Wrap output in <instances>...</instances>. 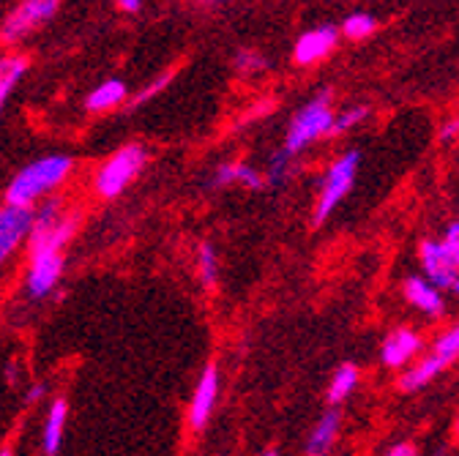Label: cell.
<instances>
[{
	"label": "cell",
	"mask_w": 459,
	"mask_h": 456,
	"mask_svg": "<svg viewBox=\"0 0 459 456\" xmlns=\"http://www.w3.org/2000/svg\"><path fill=\"white\" fill-rule=\"evenodd\" d=\"M64 202L47 197L33 211V233H30V262L25 273V293L30 298H47L66 271L64 249L80 227L77 213H61Z\"/></svg>",
	"instance_id": "6da1fadb"
},
{
	"label": "cell",
	"mask_w": 459,
	"mask_h": 456,
	"mask_svg": "<svg viewBox=\"0 0 459 456\" xmlns=\"http://www.w3.org/2000/svg\"><path fill=\"white\" fill-rule=\"evenodd\" d=\"M74 161L69 156H41L22 167L20 173L6 186V205L36 211V202H44L49 192L64 186V181L72 176Z\"/></svg>",
	"instance_id": "7a4b0ae2"
},
{
	"label": "cell",
	"mask_w": 459,
	"mask_h": 456,
	"mask_svg": "<svg viewBox=\"0 0 459 456\" xmlns=\"http://www.w3.org/2000/svg\"><path fill=\"white\" fill-rule=\"evenodd\" d=\"M333 112H331V90H320L317 96H312L299 112L296 118L287 126V137H284V156H299L301 151H307L315 140L331 134L333 126Z\"/></svg>",
	"instance_id": "3957f363"
},
{
	"label": "cell",
	"mask_w": 459,
	"mask_h": 456,
	"mask_svg": "<svg viewBox=\"0 0 459 456\" xmlns=\"http://www.w3.org/2000/svg\"><path fill=\"white\" fill-rule=\"evenodd\" d=\"M148 161V153L143 145L132 142V145H124L115 151L101 167H99V173H96V194L104 197V200H112V197H118L126 192V186L143 173V167Z\"/></svg>",
	"instance_id": "277c9868"
},
{
	"label": "cell",
	"mask_w": 459,
	"mask_h": 456,
	"mask_svg": "<svg viewBox=\"0 0 459 456\" xmlns=\"http://www.w3.org/2000/svg\"><path fill=\"white\" fill-rule=\"evenodd\" d=\"M359 167H361V153L348 151L325 169V176L320 181V197H317V205H315V224H323L333 213V208L344 197H348V192L356 184Z\"/></svg>",
	"instance_id": "5b68a950"
},
{
	"label": "cell",
	"mask_w": 459,
	"mask_h": 456,
	"mask_svg": "<svg viewBox=\"0 0 459 456\" xmlns=\"http://www.w3.org/2000/svg\"><path fill=\"white\" fill-rule=\"evenodd\" d=\"M61 4L57 0H22L17 4L0 22V44H17L25 36H30L33 30H39L41 25H47Z\"/></svg>",
	"instance_id": "8992f818"
},
{
	"label": "cell",
	"mask_w": 459,
	"mask_h": 456,
	"mask_svg": "<svg viewBox=\"0 0 459 456\" xmlns=\"http://www.w3.org/2000/svg\"><path fill=\"white\" fill-rule=\"evenodd\" d=\"M421 254V268L427 273V279L435 284L437 290H448L454 296H459V268L454 265V260L448 257V252L443 249L440 241H421L419 246Z\"/></svg>",
	"instance_id": "52a82bcc"
},
{
	"label": "cell",
	"mask_w": 459,
	"mask_h": 456,
	"mask_svg": "<svg viewBox=\"0 0 459 456\" xmlns=\"http://www.w3.org/2000/svg\"><path fill=\"white\" fill-rule=\"evenodd\" d=\"M33 233V211L22 208H0V268H4L12 254L20 249V244L30 241Z\"/></svg>",
	"instance_id": "ba28073f"
},
{
	"label": "cell",
	"mask_w": 459,
	"mask_h": 456,
	"mask_svg": "<svg viewBox=\"0 0 459 456\" xmlns=\"http://www.w3.org/2000/svg\"><path fill=\"white\" fill-rule=\"evenodd\" d=\"M216 399H219V369L216 364H208L195 385L192 393V402H189V426L192 429H203L216 408Z\"/></svg>",
	"instance_id": "9c48e42d"
},
{
	"label": "cell",
	"mask_w": 459,
	"mask_h": 456,
	"mask_svg": "<svg viewBox=\"0 0 459 456\" xmlns=\"http://www.w3.org/2000/svg\"><path fill=\"white\" fill-rule=\"evenodd\" d=\"M66 424H69V402L64 396H57L49 402L44 424H41V451L47 456H57L66 437Z\"/></svg>",
	"instance_id": "30bf717a"
},
{
	"label": "cell",
	"mask_w": 459,
	"mask_h": 456,
	"mask_svg": "<svg viewBox=\"0 0 459 456\" xmlns=\"http://www.w3.org/2000/svg\"><path fill=\"white\" fill-rule=\"evenodd\" d=\"M339 41V33L336 28L331 25H323V28H312L307 33H301V39L296 41V49H293V58L296 64L301 66H309L320 58H325V55L336 47Z\"/></svg>",
	"instance_id": "8fae6325"
},
{
	"label": "cell",
	"mask_w": 459,
	"mask_h": 456,
	"mask_svg": "<svg viewBox=\"0 0 459 456\" xmlns=\"http://www.w3.org/2000/svg\"><path fill=\"white\" fill-rule=\"evenodd\" d=\"M421 350V336L411 328H396L385 336L380 358L385 366H405L416 353Z\"/></svg>",
	"instance_id": "7c38bea8"
},
{
	"label": "cell",
	"mask_w": 459,
	"mask_h": 456,
	"mask_svg": "<svg viewBox=\"0 0 459 456\" xmlns=\"http://www.w3.org/2000/svg\"><path fill=\"white\" fill-rule=\"evenodd\" d=\"M405 298L413 309L429 314V317H440L446 304H443V296L435 284L427 279V276H408L405 279Z\"/></svg>",
	"instance_id": "4fadbf2b"
},
{
	"label": "cell",
	"mask_w": 459,
	"mask_h": 456,
	"mask_svg": "<svg viewBox=\"0 0 459 456\" xmlns=\"http://www.w3.org/2000/svg\"><path fill=\"white\" fill-rule=\"evenodd\" d=\"M211 184L213 186H233V184H238V186H244L249 192H260L268 184V178L260 173V169H255V167H249L244 161H230V164H221L216 169Z\"/></svg>",
	"instance_id": "5bb4252c"
},
{
	"label": "cell",
	"mask_w": 459,
	"mask_h": 456,
	"mask_svg": "<svg viewBox=\"0 0 459 456\" xmlns=\"http://www.w3.org/2000/svg\"><path fill=\"white\" fill-rule=\"evenodd\" d=\"M28 69H30L28 55H20V52L0 55V112H4L9 96L22 82V77L28 74Z\"/></svg>",
	"instance_id": "9a60e30c"
},
{
	"label": "cell",
	"mask_w": 459,
	"mask_h": 456,
	"mask_svg": "<svg viewBox=\"0 0 459 456\" xmlns=\"http://www.w3.org/2000/svg\"><path fill=\"white\" fill-rule=\"evenodd\" d=\"M339 434V413L328 410L307 437V456H325Z\"/></svg>",
	"instance_id": "2e32d148"
},
{
	"label": "cell",
	"mask_w": 459,
	"mask_h": 456,
	"mask_svg": "<svg viewBox=\"0 0 459 456\" xmlns=\"http://www.w3.org/2000/svg\"><path fill=\"white\" fill-rule=\"evenodd\" d=\"M126 93H129V88H126L124 80H107V82H101L99 88L91 90V96L85 99V109H91V112L115 109L118 104L126 101Z\"/></svg>",
	"instance_id": "e0dca14e"
},
{
	"label": "cell",
	"mask_w": 459,
	"mask_h": 456,
	"mask_svg": "<svg viewBox=\"0 0 459 456\" xmlns=\"http://www.w3.org/2000/svg\"><path fill=\"white\" fill-rule=\"evenodd\" d=\"M359 385V369L353 364H342L333 377H331V385H328V402L331 405H342L344 399H348Z\"/></svg>",
	"instance_id": "ac0fdd59"
},
{
	"label": "cell",
	"mask_w": 459,
	"mask_h": 456,
	"mask_svg": "<svg viewBox=\"0 0 459 456\" xmlns=\"http://www.w3.org/2000/svg\"><path fill=\"white\" fill-rule=\"evenodd\" d=\"M443 369H446V366H443L435 356H427L419 366H413V369H408L405 374H402L399 388H402V391H419V388H424L429 380H435Z\"/></svg>",
	"instance_id": "d6986e66"
},
{
	"label": "cell",
	"mask_w": 459,
	"mask_h": 456,
	"mask_svg": "<svg viewBox=\"0 0 459 456\" xmlns=\"http://www.w3.org/2000/svg\"><path fill=\"white\" fill-rule=\"evenodd\" d=\"M197 271H200V279H203L205 288H213V284L219 281V257H216V249L211 244H200Z\"/></svg>",
	"instance_id": "ffe728a7"
},
{
	"label": "cell",
	"mask_w": 459,
	"mask_h": 456,
	"mask_svg": "<svg viewBox=\"0 0 459 456\" xmlns=\"http://www.w3.org/2000/svg\"><path fill=\"white\" fill-rule=\"evenodd\" d=\"M369 118V107L367 104H356V107H348L342 112V116L333 118V126H331V137H339L344 132L356 129L359 124H364Z\"/></svg>",
	"instance_id": "44dd1931"
},
{
	"label": "cell",
	"mask_w": 459,
	"mask_h": 456,
	"mask_svg": "<svg viewBox=\"0 0 459 456\" xmlns=\"http://www.w3.org/2000/svg\"><path fill=\"white\" fill-rule=\"evenodd\" d=\"M443 366H448L451 361H456L459 358V323L451 328V331H446L437 341H435V353H432Z\"/></svg>",
	"instance_id": "7402d4cb"
},
{
	"label": "cell",
	"mask_w": 459,
	"mask_h": 456,
	"mask_svg": "<svg viewBox=\"0 0 459 456\" xmlns=\"http://www.w3.org/2000/svg\"><path fill=\"white\" fill-rule=\"evenodd\" d=\"M375 28H377V20L372 14H364V12H356L342 22L344 36H351V39H367L375 33Z\"/></svg>",
	"instance_id": "603a6c76"
},
{
	"label": "cell",
	"mask_w": 459,
	"mask_h": 456,
	"mask_svg": "<svg viewBox=\"0 0 459 456\" xmlns=\"http://www.w3.org/2000/svg\"><path fill=\"white\" fill-rule=\"evenodd\" d=\"M268 64H265V58L260 52H252V49H241L238 55H236V69L238 72H244V74H255V72H260V69H265Z\"/></svg>",
	"instance_id": "cb8c5ba5"
},
{
	"label": "cell",
	"mask_w": 459,
	"mask_h": 456,
	"mask_svg": "<svg viewBox=\"0 0 459 456\" xmlns=\"http://www.w3.org/2000/svg\"><path fill=\"white\" fill-rule=\"evenodd\" d=\"M169 80H172V72H164V74H161L159 80H153V82H151L148 88H143V90H140V93L134 96V101H132V107H140V104H145L148 99H153V96H159V93H161V90H164V88L169 85Z\"/></svg>",
	"instance_id": "d4e9b609"
},
{
	"label": "cell",
	"mask_w": 459,
	"mask_h": 456,
	"mask_svg": "<svg viewBox=\"0 0 459 456\" xmlns=\"http://www.w3.org/2000/svg\"><path fill=\"white\" fill-rule=\"evenodd\" d=\"M443 249L448 252V257L454 260V265L459 268V221H451L446 227V236H443Z\"/></svg>",
	"instance_id": "484cf974"
},
{
	"label": "cell",
	"mask_w": 459,
	"mask_h": 456,
	"mask_svg": "<svg viewBox=\"0 0 459 456\" xmlns=\"http://www.w3.org/2000/svg\"><path fill=\"white\" fill-rule=\"evenodd\" d=\"M287 164H290V156H284L281 151L271 159V173H268V184H271V186H276V184L281 181Z\"/></svg>",
	"instance_id": "4316f807"
},
{
	"label": "cell",
	"mask_w": 459,
	"mask_h": 456,
	"mask_svg": "<svg viewBox=\"0 0 459 456\" xmlns=\"http://www.w3.org/2000/svg\"><path fill=\"white\" fill-rule=\"evenodd\" d=\"M459 137V118H448L443 126H440V142L448 145Z\"/></svg>",
	"instance_id": "83f0119b"
},
{
	"label": "cell",
	"mask_w": 459,
	"mask_h": 456,
	"mask_svg": "<svg viewBox=\"0 0 459 456\" xmlns=\"http://www.w3.org/2000/svg\"><path fill=\"white\" fill-rule=\"evenodd\" d=\"M44 393H47V385H44V383H33L30 391H28V396H25V402L33 405V402H39V399H41Z\"/></svg>",
	"instance_id": "f1b7e54d"
},
{
	"label": "cell",
	"mask_w": 459,
	"mask_h": 456,
	"mask_svg": "<svg viewBox=\"0 0 459 456\" xmlns=\"http://www.w3.org/2000/svg\"><path fill=\"white\" fill-rule=\"evenodd\" d=\"M388 456H419V453H416V448H413V445L399 443V445H394V448L388 451Z\"/></svg>",
	"instance_id": "f546056e"
},
{
	"label": "cell",
	"mask_w": 459,
	"mask_h": 456,
	"mask_svg": "<svg viewBox=\"0 0 459 456\" xmlns=\"http://www.w3.org/2000/svg\"><path fill=\"white\" fill-rule=\"evenodd\" d=\"M118 9H121V12L134 14V12H140V9H143V4H140V0H118Z\"/></svg>",
	"instance_id": "4dcf8cb0"
},
{
	"label": "cell",
	"mask_w": 459,
	"mask_h": 456,
	"mask_svg": "<svg viewBox=\"0 0 459 456\" xmlns=\"http://www.w3.org/2000/svg\"><path fill=\"white\" fill-rule=\"evenodd\" d=\"M0 456H14V453H12V448H0Z\"/></svg>",
	"instance_id": "1f68e13d"
},
{
	"label": "cell",
	"mask_w": 459,
	"mask_h": 456,
	"mask_svg": "<svg viewBox=\"0 0 459 456\" xmlns=\"http://www.w3.org/2000/svg\"><path fill=\"white\" fill-rule=\"evenodd\" d=\"M263 456H279V453H276V451H265Z\"/></svg>",
	"instance_id": "d6a6232c"
},
{
	"label": "cell",
	"mask_w": 459,
	"mask_h": 456,
	"mask_svg": "<svg viewBox=\"0 0 459 456\" xmlns=\"http://www.w3.org/2000/svg\"><path fill=\"white\" fill-rule=\"evenodd\" d=\"M456 434H459V421H456Z\"/></svg>",
	"instance_id": "836d02e7"
}]
</instances>
